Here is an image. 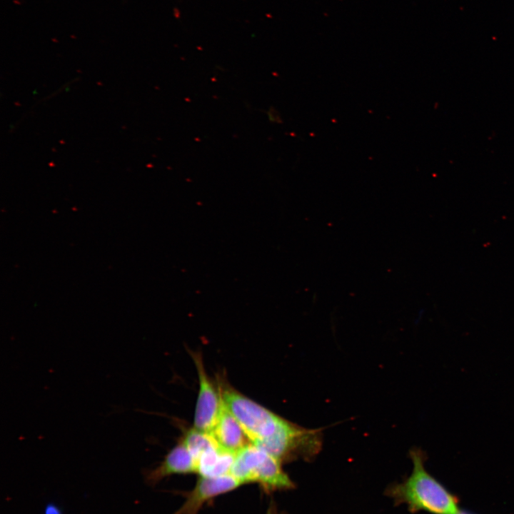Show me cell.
Masks as SVG:
<instances>
[{"instance_id":"obj_1","label":"cell","mask_w":514,"mask_h":514,"mask_svg":"<svg viewBox=\"0 0 514 514\" xmlns=\"http://www.w3.org/2000/svg\"><path fill=\"white\" fill-rule=\"evenodd\" d=\"M413 462L410 475L400 483L386 488V495L395 505L405 504L411 513L458 514V499L425 468V455L418 448L410 451Z\"/></svg>"},{"instance_id":"obj_2","label":"cell","mask_w":514,"mask_h":514,"mask_svg":"<svg viewBox=\"0 0 514 514\" xmlns=\"http://www.w3.org/2000/svg\"><path fill=\"white\" fill-rule=\"evenodd\" d=\"M230 474L242 485L257 483L268 491L290 490L295 487L281 468V463L252 443L236 453Z\"/></svg>"},{"instance_id":"obj_3","label":"cell","mask_w":514,"mask_h":514,"mask_svg":"<svg viewBox=\"0 0 514 514\" xmlns=\"http://www.w3.org/2000/svg\"><path fill=\"white\" fill-rule=\"evenodd\" d=\"M222 400L240 423L253 445L272 436L285 418L241 394L227 383H221Z\"/></svg>"},{"instance_id":"obj_4","label":"cell","mask_w":514,"mask_h":514,"mask_svg":"<svg viewBox=\"0 0 514 514\" xmlns=\"http://www.w3.org/2000/svg\"><path fill=\"white\" fill-rule=\"evenodd\" d=\"M192 356L199 380L193 428L211 433L220 415L222 397L220 390H218L205 370L201 355L193 353Z\"/></svg>"},{"instance_id":"obj_5","label":"cell","mask_w":514,"mask_h":514,"mask_svg":"<svg viewBox=\"0 0 514 514\" xmlns=\"http://www.w3.org/2000/svg\"><path fill=\"white\" fill-rule=\"evenodd\" d=\"M242 484L232 475L200 477L193 489L175 514H198L203 505L211 498L231 491Z\"/></svg>"},{"instance_id":"obj_6","label":"cell","mask_w":514,"mask_h":514,"mask_svg":"<svg viewBox=\"0 0 514 514\" xmlns=\"http://www.w3.org/2000/svg\"><path fill=\"white\" fill-rule=\"evenodd\" d=\"M191 473H196V460L181 442L166 454L158 466L147 470L144 475L148 484L155 485L169 475Z\"/></svg>"},{"instance_id":"obj_7","label":"cell","mask_w":514,"mask_h":514,"mask_svg":"<svg viewBox=\"0 0 514 514\" xmlns=\"http://www.w3.org/2000/svg\"><path fill=\"white\" fill-rule=\"evenodd\" d=\"M210 434L220 447L235 454L251 443L223 401L218 421Z\"/></svg>"},{"instance_id":"obj_8","label":"cell","mask_w":514,"mask_h":514,"mask_svg":"<svg viewBox=\"0 0 514 514\" xmlns=\"http://www.w3.org/2000/svg\"><path fill=\"white\" fill-rule=\"evenodd\" d=\"M235 453L218 445L204 451L196 460V473L200 477L213 478L230 473Z\"/></svg>"},{"instance_id":"obj_9","label":"cell","mask_w":514,"mask_h":514,"mask_svg":"<svg viewBox=\"0 0 514 514\" xmlns=\"http://www.w3.org/2000/svg\"><path fill=\"white\" fill-rule=\"evenodd\" d=\"M182 443L196 460L208 449L218 444L211 434L193 428L188 430L183 438Z\"/></svg>"},{"instance_id":"obj_10","label":"cell","mask_w":514,"mask_h":514,"mask_svg":"<svg viewBox=\"0 0 514 514\" xmlns=\"http://www.w3.org/2000/svg\"><path fill=\"white\" fill-rule=\"evenodd\" d=\"M45 513L46 514H61V512H60L59 509L57 508V507H56L53 505H50L49 506H48L46 508Z\"/></svg>"},{"instance_id":"obj_11","label":"cell","mask_w":514,"mask_h":514,"mask_svg":"<svg viewBox=\"0 0 514 514\" xmlns=\"http://www.w3.org/2000/svg\"><path fill=\"white\" fill-rule=\"evenodd\" d=\"M266 514H285V513L278 511V509L276 508V507L275 506V505L271 504L269 506Z\"/></svg>"},{"instance_id":"obj_12","label":"cell","mask_w":514,"mask_h":514,"mask_svg":"<svg viewBox=\"0 0 514 514\" xmlns=\"http://www.w3.org/2000/svg\"><path fill=\"white\" fill-rule=\"evenodd\" d=\"M458 514H474V513H473L470 511L465 510H460L458 511Z\"/></svg>"}]
</instances>
